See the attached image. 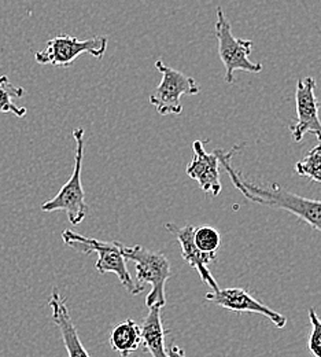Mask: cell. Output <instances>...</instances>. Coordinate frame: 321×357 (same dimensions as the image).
Masks as SVG:
<instances>
[{
    "mask_svg": "<svg viewBox=\"0 0 321 357\" xmlns=\"http://www.w3.org/2000/svg\"><path fill=\"white\" fill-rule=\"evenodd\" d=\"M242 147L243 144H236L230 149V153H224L220 149L214 150L220 165L224 167L236 190H239L249 201L274 209L287 211L321 232V201L297 195L288 190H284L277 183H272L269 187H261L243 178L242 172L235 171L232 165V157Z\"/></svg>",
    "mask_w": 321,
    "mask_h": 357,
    "instance_id": "1",
    "label": "cell"
},
{
    "mask_svg": "<svg viewBox=\"0 0 321 357\" xmlns=\"http://www.w3.org/2000/svg\"><path fill=\"white\" fill-rule=\"evenodd\" d=\"M63 242L70 246L72 249L84 253L91 255L96 253L97 260L95 268L100 275L104 273H114L117 275L121 284L127 289V291L132 296H139L144 291V286H140L138 282H135L127 267V259L123 256L120 249V242H104L95 238H87L84 235L76 234L70 229H65L62 232Z\"/></svg>",
    "mask_w": 321,
    "mask_h": 357,
    "instance_id": "2",
    "label": "cell"
},
{
    "mask_svg": "<svg viewBox=\"0 0 321 357\" xmlns=\"http://www.w3.org/2000/svg\"><path fill=\"white\" fill-rule=\"evenodd\" d=\"M120 249L127 260L135 263L139 284L151 286V290L146 298L147 308L155 305L164 308L166 305L165 286L171 278L169 260L164 256V253L148 250L140 245L124 246L120 242Z\"/></svg>",
    "mask_w": 321,
    "mask_h": 357,
    "instance_id": "3",
    "label": "cell"
},
{
    "mask_svg": "<svg viewBox=\"0 0 321 357\" xmlns=\"http://www.w3.org/2000/svg\"><path fill=\"white\" fill-rule=\"evenodd\" d=\"M76 140V155H75V169L70 178L62 185L61 191L49 201L42 205L43 212H66L69 222L73 225L81 223L87 213L88 205L86 202V192L81 183V169L84 157V130L76 128L73 131Z\"/></svg>",
    "mask_w": 321,
    "mask_h": 357,
    "instance_id": "4",
    "label": "cell"
},
{
    "mask_svg": "<svg viewBox=\"0 0 321 357\" xmlns=\"http://www.w3.org/2000/svg\"><path fill=\"white\" fill-rule=\"evenodd\" d=\"M214 32L219 40V55L226 68V82L228 84L233 83V73L236 70L249 73H260L263 70V63H254L249 58L253 51V42L233 36L232 25L221 7H217Z\"/></svg>",
    "mask_w": 321,
    "mask_h": 357,
    "instance_id": "5",
    "label": "cell"
},
{
    "mask_svg": "<svg viewBox=\"0 0 321 357\" xmlns=\"http://www.w3.org/2000/svg\"><path fill=\"white\" fill-rule=\"evenodd\" d=\"M155 68L162 75V80L150 95V103L161 116L180 114L183 112L182 96L199 93V84L195 79L165 65L161 59L155 62Z\"/></svg>",
    "mask_w": 321,
    "mask_h": 357,
    "instance_id": "6",
    "label": "cell"
},
{
    "mask_svg": "<svg viewBox=\"0 0 321 357\" xmlns=\"http://www.w3.org/2000/svg\"><path fill=\"white\" fill-rule=\"evenodd\" d=\"M107 38L95 36L87 40L63 35L47 42L43 51L35 54V61L39 65H52L58 68H69L83 54H90L96 59H102L107 50Z\"/></svg>",
    "mask_w": 321,
    "mask_h": 357,
    "instance_id": "7",
    "label": "cell"
},
{
    "mask_svg": "<svg viewBox=\"0 0 321 357\" xmlns=\"http://www.w3.org/2000/svg\"><path fill=\"white\" fill-rule=\"evenodd\" d=\"M316 87L318 84L313 77H306L297 83V120L294 124H290L292 139L297 143H299L306 134L315 135L321 143L320 106L316 98Z\"/></svg>",
    "mask_w": 321,
    "mask_h": 357,
    "instance_id": "8",
    "label": "cell"
},
{
    "mask_svg": "<svg viewBox=\"0 0 321 357\" xmlns=\"http://www.w3.org/2000/svg\"><path fill=\"white\" fill-rule=\"evenodd\" d=\"M206 300L214 305L233 312L258 313L269 319L277 328H284L287 324V317L264 305L256 297H253L247 290L240 287L219 289L217 291H210L206 294Z\"/></svg>",
    "mask_w": 321,
    "mask_h": 357,
    "instance_id": "9",
    "label": "cell"
},
{
    "mask_svg": "<svg viewBox=\"0 0 321 357\" xmlns=\"http://www.w3.org/2000/svg\"><path fill=\"white\" fill-rule=\"evenodd\" d=\"M165 228L172 232L176 239L179 241L180 246H182V256L187 264H189V267L195 268L201 276V279L212 287L213 291H217L219 283L216 282V279L213 278V275L210 273L208 264L213 263L216 260V252H202L201 249H198V246L194 242V231L195 227L192 225H185V227H178L176 224L168 223L165 225Z\"/></svg>",
    "mask_w": 321,
    "mask_h": 357,
    "instance_id": "10",
    "label": "cell"
},
{
    "mask_svg": "<svg viewBox=\"0 0 321 357\" xmlns=\"http://www.w3.org/2000/svg\"><path fill=\"white\" fill-rule=\"evenodd\" d=\"M205 143L203 140L194 142V157L187 167V175L198 181L202 191L219 197L223 190L220 183V161L214 151L209 154L205 150Z\"/></svg>",
    "mask_w": 321,
    "mask_h": 357,
    "instance_id": "11",
    "label": "cell"
},
{
    "mask_svg": "<svg viewBox=\"0 0 321 357\" xmlns=\"http://www.w3.org/2000/svg\"><path fill=\"white\" fill-rule=\"evenodd\" d=\"M48 307L51 308L52 321L59 328V333L62 335L69 357H90L79 337L77 328L72 320V316L66 305V300L61 296V293L56 289L52 290L51 298L48 301Z\"/></svg>",
    "mask_w": 321,
    "mask_h": 357,
    "instance_id": "12",
    "label": "cell"
},
{
    "mask_svg": "<svg viewBox=\"0 0 321 357\" xmlns=\"http://www.w3.org/2000/svg\"><path fill=\"white\" fill-rule=\"evenodd\" d=\"M161 310L162 308L157 305L148 308V313L140 326L141 342L152 357H168V352L165 349V337L169 330L164 327Z\"/></svg>",
    "mask_w": 321,
    "mask_h": 357,
    "instance_id": "13",
    "label": "cell"
},
{
    "mask_svg": "<svg viewBox=\"0 0 321 357\" xmlns=\"http://www.w3.org/2000/svg\"><path fill=\"white\" fill-rule=\"evenodd\" d=\"M141 344V328L132 319H127L111 330L110 347L120 357H130Z\"/></svg>",
    "mask_w": 321,
    "mask_h": 357,
    "instance_id": "14",
    "label": "cell"
},
{
    "mask_svg": "<svg viewBox=\"0 0 321 357\" xmlns=\"http://www.w3.org/2000/svg\"><path fill=\"white\" fill-rule=\"evenodd\" d=\"M25 95V89L14 86L10 79L0 76V113H11L17 117L26 114V107H19L14 103V99H19Z\"/></svg>",
    "mask_w": 321,
    "mask_h": 357,
    "instance_id": "15",
    "label": "cell"
},
{
    "mask_svg": "<svg viewBox=\"0 0 321 357\" xmlns=\"http://www.w3.org/2000/svg\"><path fill=\"white\" fill-rule=\"evenodd\" d=\"M295 172L301 178H309L321 183V143L313 147L302 161L295 164Z\"/></svg>",
    "mask_w": 321,
    "mask_h": 357,
    "instance_id": "16",
    "label": "cell"
},
{
    "mask_svg": "<svg viewBox=\"0 0 321 357\" xmlns=\"http://www.w3.org/2000/svg\"><path fill=\"white\" fill-rule=\"evenodd\" d=\"M194 242L202 252H216L221 243L220 232L209 225L195 227L194 231Z\"/></svg>",
    "mask_w": 321,
    "mask_h": 357,
    "instance_id": "17",
    "label": "cell"
},
{
    "mask_svg": "<svg viewBox=\"0 0 321 357\" xmlns=\"http://www.w3.org/2000/svg\"><path fill=\"white\" fill-rule=\"evenodd\" d=\"M312 330L308 338V349L315 357H321V319L315 308H309Z\"/></svg>",
    "mask_w": 321,
    "mask_h": 357,
    "instance_id": "18",
    "label": "cell"
},
{
    "mask_svg": "<svg viewBox=\"0 0 321 357\" xmlns=\"http://www.w3.org/2000/svg\"><path fill=\"white\" fill-rule=\"evenodd\" d=\"M168 357H185V352H184L182 348L173 345V347L171 348V351L168 352Z\"/></svg>",
    "mask_w": 321,
    "mask_h": 357,
    "instance_id": "19",
    "label": "cell"
}]
</instances>
